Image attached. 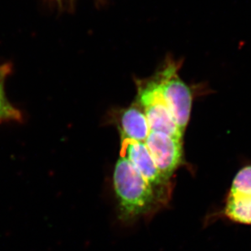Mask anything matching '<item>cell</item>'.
I'll list each match as a JSON object with an SVG mask.
<instances>
[{"instance_id": "cell-2", "label": "cell", "mask_w": 251, "mask_h": 251, "mask_svg": "<svg viewBox=\"0 0 251 251\" xmlns=\"http://www.w3.org/2000/svg\"><path fill=\"white\" fill-rule=\"evenodd\" d=\"M154 79L176 124L184 133L192 110V90L178 75L174 63H168Z\"/></svg>"}, {"instance_id": "cell-10", "label": "cell", "mask_w": 251, "mask_h": 251, "mask_svg": "<svg viewBox=\"0 0 251 251\" xmlns=\"http://www.w3.org/2000/svg\"><path fill=\"white\" fill-rule=\"evenodd\" d=\"M55 1H56L57 2H59V3H61L64 0H55Z\"/></svg>"}, {"instance_id": "cell-4", "label": "cell", "mask_w": 251, "mask_h": 251, "mask_svg": "<svg viewBox=\"0 0 251 251\" xmlns=\"http://www.w3.org/2000/svg\"><path fill=\"white\" fill-rule=\"evenodd\" d=\"M144 143L157 168L168 179L182 162V140L151 131Z\"/></svg>"}, {"instance_id": "cell-5", "label": "cell", "mask_w": 251, "mask_h": 251, "mask_svg": "<svg viewBox=\"0 0 251 251\" xmlns=\"http://www.w3.org/2000/svg\"><path fill=\"white\" fill-rule=\"evenodd\" d=\"M121 155L130 162L160 196L161 190L165 188L168 179L157 168L144 142L121 140Z\"/></svg>"}, {"instance_id": "cell-9", "label": "cell", "mask_w": 251, "mask_h": 251, "mask_svg": "<svg viewBox=\"0 0 251 251\" xmlns=\"http://www.w3.org/2000/svg\"><path fill=\"white\" fill-rule=\"evenodd\" d=\"M229 196H251V165L237 173L232 180Z\"/></svg>"}, {"instance_id": "cell-1", "label": "cell", "mask_w": 251, "mask_h": 251, "mask_svg": "<svg viewBox=\"0 0 251 251\" xmlns=\"http://www.w3.org/2000/svg\"><path fill=\"white\" fill-rule=\"evenodd\" d=\"M113 186L121 220L133 221L156 206L159 196L126 157L121 155L114 168Z\"/></svg>"}, {"instance_id": "cell-3", "label": "cell", "mask_w": 251, "mask_h": 251, "mask_svg": "<svg viewBox=\"0 0 251 251\" xmlns=\"http://www.w3.org/2000/svg\"><path fill=\"white\" fill-rule=\"evenodd\" d=\"M137 104L147 117L150 129L182 140L183 133L176 124L155 79L138 82Z\"/></svg>"}, {"instance_id": "cell-8", "label": "cell", "mask_w": 251, "mask_h": 251, "mask_svg": "<svg viewBox=\"0 0 251 251\" xmlns=\"http://www.w3.org/2000/svg\"><path fill=\"white\" fill-rule=\"evenodd\" d=\"M225 215L237 223L251 225V196H228Z\"/></svg>"}, {"instance_id": "cell-7", "label": "cell", "mask_w": 251, "mask_h": 251, "mask_svg": "<svg viewBox=\"0 0 251 251\" xmlns=\"http://www.w3.org/2000/svg\"><path fill=\"white\" fill-rule=\"evenodd\" d=\"M12 64L0 65V124L22 121V112L9 102L5 93V81L12 73Z\"/></svg>"}, {"instance_id": "cell-6", "label": "cell", "mask_w": 251, "mask_h": 251, "mask_svg": "<svg viewBox=\"0 0 251 251\" xmlns=\"http://www.w3.org/2000/svg\"><path fill=\"white\" fill-rule=\"evenodd\" d=\"M117 125L121 140L145 142L151 132L147 117L137 103L120 111Z\"/></svg>"}]
</instances>
